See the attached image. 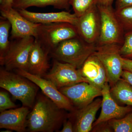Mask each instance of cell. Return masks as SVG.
<instances>
[{
	"instance_id": "1",
	"label": "cell",
	"mask_w": 132,
	"mask_h": 132,
	"mask_svg": "<svg viewBox=\"0 0 132 132\" xmlns=\"http://www.w3.org/2000/svg\"><path fill=\"white\" fill-rule=\"evenodd\" d=\"M63 109L44 94L38 96L27 118V128L31 132H53L64 121Z\"/></svg>"
},
{
	"instance_id": "2",
	"label": "cell",
	"mask_w": 132,
	"mask_h": 132,
	"mask_svg": "<svg viewBox=\"0 0 132 132\" xmlns=\"http://www.w3.org/2000/svg\"><path fill=\"white\" fill-rule=\"evenodd\" d=\"M96 45L88 43L79 35L63 41L50 54L54 59L71 64L78 69L94 53Z\"/></svg>"
},
{
	"instance_id": "3",
	"label": "cell",
	"mask_w": 132,
	"mask_h": 132,
	"mask_svg": "<svg viewBox=\"0 0 132 132\" xmlns=\"http://www.w3.org/2000/svg\"><path fill=\"white\" fill-rule=\"evenodd\" d=\"M0 87L9 92L23 106L29 108L34 105L39 87L22 76L2 68L0 70Z\"/></svg>"
},
{
	"instance_id": "4",
	"label": "cell",
	"mask_w": 132,
	"mask_h": 132,
	"mask_svg": "<svg viewBox=\"0 0 132 132\" xmlns=\"http://www.w3.org/2000/svg\"><path fill=\"white\" fill-rule=\"evenodd\" d=\"M101 18V30L97 46L122 45L125 32L112 6L97 5Z\"/></svg>"
},
{
	"instance_id": "5",
	"label": "cell",
	"mask_w": 132,
	"mask_h": 132,
	"mask_svg": "<svg viewBox=\"0 0 132 132\" xmlns=\"http://www.w3.org/2000/svg\"><path fill=\"white\" fill-rule=\"evenodd\" d=\"M35 40L33 36L11 40L9 48L0 57V64L7 71L22 69L27 71L28 61Z\"/></svg>"
},
{
	"instance_id": "6",
	"label": "cell",
	"mask_w": 132,
	"mask_h": 132,
	"mask_svg": "<svg viewBox=\"0 0 132 132\" xmlns=\"http://www.w3.org/2000/svg\"><path fill=\"white\" fill-rule=\"evenodd\" d=\"M79 35L76 27L67 22L40 24L35 37L50 52L60 43Z\"/></svg>"
},
{
	"instance_id": "7",
	"label": "cell",
	"mask_w": 132,
	"mask_h": 132,
	"mask_svg": "<svg viewBox=\"0 0 132 132\" xmlns=\"http://www.w3.org/2000/svg\"><path fill=\"white\" fill-rule=\"evenodd\" d=\"M121 46L116 44L97 46L94 53L104 65L111 87L120 79L124 70L120 53Z\"/></svg>"
},
{
	"instance_id": "8",
	"label": "cell",
	"mask_w": 132,
	"mask_h": 132,
	"mask_svg": "<svg viewBox=\"0 0 132 132\" xmlns=\"http://www.w3.org/2000/svg\"><path fill=\"white\" fill-rule=\"evenodd\" d=\"M43 77L51 81L58 89L79 82L89 83L79 69L71 64L55 59L50 71Z\"/></svg>"
},
{
	"instance_id": "9",
	"label": "cell",
	"mask_w": 132,
	"mask_h": 132,
	"mask_svg": "<svg viewBox=\"0 0 132 132\" xmlns=\"http://www.w3.org/2000/svg\"><path fill=\"white\" fill-rule=\"evenodd\" d=\"M75 26L80 37L88 43L97 45L100 33L101 18L96 3L78 17Z\"/></svg>"
},
{
	"instance_id": "10",
	"label": "cell",
	"mask_w": 132,
	"mask_h": 132,
	"mask_svg": "<svg viewBox=\"0 0 132 132\" xmlns=\"http://www.w3.org/2000/svg\"><path fill=\"white\" fill-rule=\"evenodd\" d=\"M16 73L28 79L39 88L43 94L51 100L60 108L71 111H75L69 100L51 81L44 78L32 74L22 69H16Z\"/></svg>"
},
{
	"instance_id": "11",
	"label": "cell",
	"mask_w": 132,
	"mask_h": 132,
	"mask_svg": "<svg viewBox=\"0 0 132 132\" xmlns=\"http://www.w3.org/2000/svg\"><path fill=\"white\" fill-rule=\"evenodd\" d=\"M1 16L7 19L11 24V40L33 36L35 38L40 24L34 23L25 18L13 7L0 8Z\"/></svg>"
},
{
	"instance_id": "12",
	"label": "cell",
	"mask_w": 132,
	"mask_h": 132,
	"mask_svg": "<svg viewBox=\"0 0 132 132\" xmlns=\"http://www.w3.org/2000/svg\"><path fill=\"white\" fill-rule=\"evenodd\" d=\"M78 109L87 105L97 97L101 90L88 82H82L59 89Z\"/></svg>"
},
{
	"instance_id": "13",
	"label": "cell",
	"mask_w": 132,
	"mask_h": 132,
	"mask_svg": "<svg viewBox=\"0 0 132 132\" xmlns=\"http://www.w3.org/2000/svg\"><path fill=\"white\" fill-rule=\"evenodd\" d=\"M110 88L111 86L107 82L102 89L101 111L98 118L93 123V127L113 119L123 118L132 112L131 106H121L118 104L111 95Z\"/></svg>"
},
{
	"instance_id": "14",
	"label": "cell",
	"mask_w": 132,
	"mask_h": 132,
	"mask_svg": "<svg viewBox=\"0 0 132 132\" xmlns=\"http://www.w3.org/2000/svg\"><path fill=\"white\" fill-rule=\"evenodd\" d=\"M79 69L89 83L100 90H101L108 82L105 69L98 58L94 54L87 59Z\"/></svg>"
},
{
	"instance_id": "15",
	"label": "cell",
	"mask_w": 132,
	"mask_h": 132,
	"mask_svg": "<svg viewBox=\"0 0 132 132\" xmlns=\"http://www.w3.org/2000/svg\"><path fill=\"white\" fill-rule=\"evenodd\" d=\"M29 108L22 106L1 112L0 128L18 132L26 131Z\"/></svg>"
},
{
	"instance_id": "16",
	"label": "cell",
	"mask_w": 132,
	"mask_h": 132,
	"mask_svg": "<svg viewBox=\"0 0 132 132\" xmlns=\"http://www.w3.org/2000/svg\"><path fill=\"white\" fill-rule=\"evenodd\" d=\"M50 54L49 50L35 39L29 57L28 72L43 77L50 67L48 62Z\"/></svg>"
},
{
	"instance_id": "17",
	"label": "cell",
	"mask_w": 132,
	"mask_h": 132,
	"mask_svg": "<svg viewBox=\"0 0 132 132\" xmlns=\"http://www.w3.org/2000/svg\"><path fill=\"white\" fill-rule=\"evenodd\" d=\"M25 18L34 23L47 24L57 22H67L76 26L78 19L74 13L67 11L54 13H41L30 12L27 9L18 10Z\"/></svg>"
},
{
	"instance_id": "18",
	"label": "cell",
	"mask_w": 132,
	"mask_h": 132,
	"mask_svg": "<svg viewBox=\"0 0 132 132\" xmlns=\"http://www.w3.org/2000/svg\"><path fill=\"white\" fill-rule=\"evenodd\" d=\"M102 100H94L90 104L75 111L74 132H88L93 129L95 116L101 107Z\"/></svg>"
},
{
	"instance_id": "19",
	"label": "cell",
	"mask_w": 132,
	"mask_h": 132,
	"mask_svg": "<svg viewBox=\"0 0 132 132\" xmlns=\"http://www.w3.org/2000/svg\"><path fill=\"white\" fill-rule=\"evenodd\" d=\"M52 6L55 9L69 11L70 0H13L12 7L19 10L27 9L31 7H43Z\"/></svg>"
},
{
	"instance_id": "20",
	"label": "cell",
	"mask_w": 132,
	"mask_h": 132,
	"mask_svg": "<svg viewBox=\"0 0 132 132\" xmlns=\"http://www.w3.org/2000/svg\"><path fill=\"white\" fill-rule=\"evenodd\" d=\"M110 92L117 103L132 107V87L123 79L111 87Z\"/></svg>"
},
{
	"instance_id": "21",
	"label": "cell",
	"mask_w": 132,
	"mask_h": 132,
	"mask_svg": "<svg viewBox=\"0 0 132 132\" xmlns=\"http://www.w3.org/2000/svg\"><path fill=\"white\" fill-rule=\"evenodd\" d=\"M0 20V57L5 54L9 48L11 41L9 40L11 24L7 19L1 16Z\"/></svg>"
},
{
	"instance_id": "22",
	"label": "cell",
	"mask_w": 132,
	"mask_h": 132,
	"mask_svg": "<svg viewBox=\"0 0 132 132\" xmlns=\"http://www.w3.org/2000/svg\"><path fill=\"white\" fill-rule=\"evenodd\" d=\"M109 124L115 132H132V112L123 118L113 119Z\"/></svg>"
},
{
	"instance_id": "23",
	"label": "cell",
	"mask_w": 132,
	"mask_h": 132,
	"mask_svg": "<svg viewBox=\"0 0 132 132\" xmlns=\"http://www.w3.org/2000/svg\"><path fill=\"white\" fill-rule=\"evenodd\" d=\"M115 13L125 33L132 31V6L115 10Z\"/></svg>"
},
{
	"instance_id": "24",
	"label": "cell",
	"mask_w": 132,
	"mask_h": 132,
	"mask_svg": "<svg viewBox=\"0 0 132 132\" xmlns=\"http://www.w3.org/2000/svg\"><path fill=\"white\" fill-rule=\"evenodd\" d=\"M95 3V0H70L74 13L78 17L84 14Z\"/></svg>"
},
{
	"instance_id": "25",
	"label": "cell",
	"mask_w": 132,
	"mask_h": 132,
	"mask_svg": "<svg viewBox=\"0 0 132 132\" xmlns=\"http://www.w3.org/2000/svg\"><path fill=\"white\" fill-rule=\"evenodd\" d=\"M120 53L123 58L132 60V31L125 33Z\"/></svg>"
},
{
	"instance_id": "26",
	"label": "cell",
	"mask_w": 132,
	"mask_h": 132,
	"mask_svg": "<svg viewBox=\"0 0 132 132\" xmlns=\"http://www.w3.org/2000/svg\"><path fill=\"white\" fill-rule=\"evenodd\" d=\"M16 105L11 101L9 95L4 91L0 92V112L15 108Z\"/></svg>"
},
{
	"instance_id": "27",
	"label": "cell",
	"mask_w": 132,
	"mask_h": 132,
	"mask_svg": "<svg viewBox=\"0 0 132 132\" xmlns=\"http://www.w3.org/2000/svg\"><path fill=\"white\" fill-rule=\"evenodd\" d=\"M94 128L95 131L96 132H112V128L111 127L108 121L100 123L93 127Z\"/></svg>"
},
{
	"instance_id": "28",
	"label": "cell",
	"mask_w": 132,
	"mask_h": 132,
	"mask_svg": "<svg viewBox=\"0 0 132 132\" xmlns=\"http://www.w3.org/2000/svg\"><path fill=\"white\" fill-rule=\"evenodd\" d=\"M132 6V0H116L115 10Z\"/></svg>"
},
{
	"instance_id": "29",
	"label": "cell",
	"mask_w": 132,
	"mask_h": 132,
	"mask_svg": "<svg viewBox=\"0 0 132 132\" xmlns=\"http://www.w3.org/2000/svg\"><path fill=\"white\" fill-rule=\"evenodd\" d=\"M60 132H74V126L71 121L64 120L63 122V127Z\"/></svg>"
},
{
	"instance_id": "30",
	"label": "cell",
	"mask_w": 132,
	"mask_h": 132,
	"mask_svg": "<svg viewBox=\"0 0 132 132\" xmlns=\"http://www.w3.org/2000/svg\"><path fill=\"white\" fill-rule=\"evenodd\" d=\"M121 78L128 82L132 87V72L124 70L121 75Z\"/></svg>"
},
{
	"instance_id": "31",
	"label": "cell",
	"mask_w": 132,
	"mask_h": 132,
	"mask_svg": "<svg viewBox=\"0 0 132 132\" xmlns=\"http://www.w3.org/2000/svg\"><path fill=\"white\" fill-rule=\"evenodd\" d=\"M122 61L123 69L132 72V60L122 57Z\"/></svg>"
},
{
	"instance_id": "32",
	"label": "cell",
	"mask_w": 132,
	"mask_h": 132,
	"mask_svg": "<svg viewBox=\"0 0 132 132\" xmlns=\"http://www.w3.org/2000/svg\"><path fill=\"white\" fill-rule=\"evenodd\" d=\"M97 5L103 6H112L114 0H95Z\"/></svg>"
},
{
	"instance_id": "33",
	"label": "cell",
	"mask_w": 132,
	"mask_h": 132,
	"mask_svg": "<svg viewBox=\"0 0 132 132\" xmlns=\"http://www.w3.org/2000/svg\"><path fill=\"white\" fill-rule=\"evenodd\" d=\"M13 0H3L2 2L0 3V8H9L12 7Z\"/></svg>"
}]
</instances>
